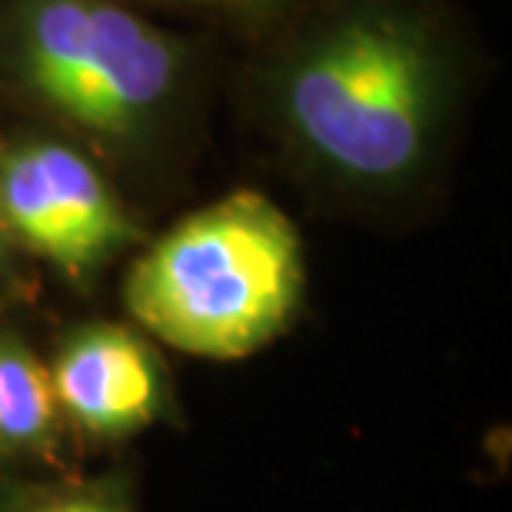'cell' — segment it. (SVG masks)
Listing matches in <instances>:
<instances>
[{
  "label": "cell",
  "instance_id": "obj_4",
  "mask_svg": "<svg viewBox=\"0 0 512 512\" xmlns=\"http://www.w3.org/2000/svg\"><path fill=\"white\" fill-rule=\"evenodd\" d=\"M0 200L17 247L87 286L143 243L117 180L87 147L44 124L0 133Z\"/></svg>",
  "mask_w": 512,
  "mask_h": 512
},
{
  "label": "cell",
  "instance_id": "obj_3",
  "mask_svg": "<svg viewBox=\"0 0 512 512\" xmlns=\"http://www.w3.org/2000/svg\"><path fill=\"white\" fill-rule=\"evenodd\" d=\"M303 293V237L260 190H230L187 213L133 256L124 276V310L137 330L217 363L273 346Z\"/></svg>",
  "mask_w": 512,
  "mask_h": 512
},
{
  "label": "cell",
  "instance_id": "obj_5",
  "mask_svg": "<svg viewBox=\"0 0 512 512\" xmlns=\"http://www.w3.org/2000/svg\"><path fill=\"white\" fill-rule=\"evenodd\" d=\"M74 439L114 446L147 433L173 406L170 370L143 330L90 320L64 333L47 363Z\"/></svg>",
  "mask_w": 512,
  "mask_h": 512
},
{
  "label": "cell",
  "instance_id": "obj_7",
  "mask_svg": "<svg viewBox=\"0 0 512 512\" xmlns=\"http://www.w3.org/2000/svg\"><path fill=\"white\" fill-rule=\"evenodd\" d=\"M0 512H137L133 486L124 473L67 476L10 486Z\"/></svg>",
  "mask_w": 512,
  "mask_h": 512
},
{
  "label": "cell",
  "instance_id": "obj_2",
  "mask_svg": "<svg viewBox=\"0 0 512 512\" xmlns=\"http://www.w3.org/2000/svg\"><path fill=\"white\" fill-rule=\"evenodd\" d=\"M0 100L87 147L114 180L153 177L197 137L207 70L137 0H0Z\"/></svg>",
  "mask_w": 512,
  "mask_h": 512
},
{
  "label": "cell",
  "instance_id": "obj_6",
  "mask_svg": "<svg viewBox=\"0 0 512 512\" xmlns=\"http://www.w3.org/2000/svg\"><path fill=\"white\" fill-rule=\"evenodd\" d=\"M70 429L47 363L14 326H0V463L67 473Z\"/></svg>",
  "mask_w": 512,
  "mask_h": 512
},
{
  "label": "cell",
  "instance_id": "obj_8",
  "mask_svg": "<svg viewBox=\"0 0 512 512\" xmlns=\"http://www.w3.org/2000/svg\"><path fill=\"white\" fill-rule=\"evenodd\" d=\"M310 0H167V7H190L203 14H217L240 24H266V20L286 17Z\"/></svg>",
  "mask_w": 512,
  "mask_h": 512
},
{
  "label": "cell",
  "instance_id": "obj_10",
  "mask_svg": "<svg viewBox=\"0 0 512 512\" xmlns=\"http://www.w3.org/2000/svg\"><path fill=\"white\" fill-rule=\"evenodd\" d=\"M10 486H14V476H10V466L0 463V509H4V499L10 493Z\"/></svg>",
  "mask_w": 512,
  "mask_h": 512
},
{
  "label": "cell",
  "instance_id": "obj_9",
  "mask_svg": "<svg viewBox=\"0 0 512 512\" xmlns=\"http://www.w3.org/2000/svg\"><path fill=\"white\" fill-rule=\"evenodd\" d=\"M24 250L17 247L10 223L4 217V200H0V290H20L24 283Z\"/></svg>",
  "mask_w": 512,
  "mask_h": 512
},
{
  "label": "cell",
  "instance_id": "obj_1",
  "mask_svg": "<svg viewBox=\"0 0 512 512\" xmlns=\"http://www.w3.org/2000/svg\"><path fill=\"white\" fill-rule=\"evenodd\" d=\"M256 70L266 133L340 200L393 207L446 167L469 50L439 0H310Z\"/></svg>",
  "mask_w": 512,
  "mask_h": 512
},
{
  "label": "cell",
  "instance_id": "obj_11",
  "mask_svg": "<svg viewBox=\"0 0 512 512\" xmlns=\"http://www.w3.org/2000/svg\"><path fill=\"white\" fill-rule=\"evenodd\" d=\"M137 4H160V7H167V0H137Z\"/></svg>",
  "mask_w": 512,
  "mask_h": 512
}]
</instances>
